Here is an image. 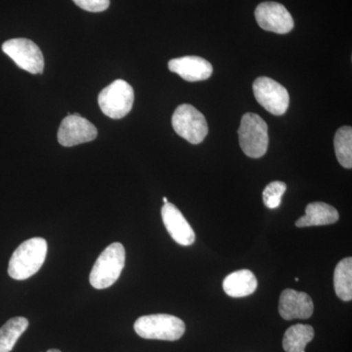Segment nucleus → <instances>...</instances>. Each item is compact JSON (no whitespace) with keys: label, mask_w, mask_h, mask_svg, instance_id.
Wrapping results in <instances>:
<instances>
[{"label":"nucleus","mask_w":352,"mask_h":352,"mask_svg":"<svg viewBox=\"0 0 352 352\" xmlns=\"http://www.w3.org/2000/svg\"><path fill=\"white\" fill-rule=\"evenodd\" d=\"M336 156L340 166L346 168H352V129L351 126H342L336 132L335 139Z\"/></svg>","instance_id":"19"},{"label":"nucleus","mask_w":352,"mask_h":352,"mask_svg":"<svg viewBox=\"0 0 352 352\" xmlns=\"http://www.w3.org/2000/svg\"><path fill=\"white\" fill-rule=\"evenodd\" d=\"M314 310V302L307 294L292 289L282 292L279 300V314L285 320L310 318Z\"/></svg>","instance_id":"11"},{"label":"nucleus","mask_w":352,"mask_h":352,"mask_svg":"<svg viewBox=\"0 0 352 352\" xmlns=\"http://www.w3.org/2000/svg\"><path fill=\"white\" fill-rule=\"evenodd\" d=\"M340 219L339 212L332 206L322 201L308 204L305 217L296 220V227L321 226L333 224Z\"/></svg>","instance_id":"14"},{"label":"nucleus","mask_w":352,"mask_h":352,"mask_svg":"<svg viewBox=\"0 0 352 352\" xmlns=\"http://www.w3.org/2000/svg\"><path fill=\"white\" fill-rule=\"evenodd\" d=\"M238 135L241 148L248 157L258 159L267 152L268 126L256 113H248L243 116Z\"/></svg>","instance_id":"4"},{"label":"nucleus","mask_w":352,"mask_h":352,"mask_svg":"<svg viewBox=\"0 0 352 352\" xmlns=\"http://www.w3.org/2000/svg\"><path fill=\"white\" fill-rule=\"evenodd\" d=\"M98 135L96 127L78 113L67 116L58 131V141L64 147L82 144L94 140Z\"/></svg>","instance_id":"9"},{"label":"nucleus","mask_w":352,"mask_h":352,"mask_svg":"<svg viewBox=\"0 0 352 352\" xmlns=\"http://www.w3.org/2000/svg\"><path fill=\"white\" fill-rule=\"evenodd\" d=\"M162 217L166 230L177 244L190 245L195 242V232L182 212L170 203L162 208Z\"/></svg>","instance_id":"12"},{"label":"nucleus","mask_w":352,"mask_h":352,"mask_svg":"<svg viewBox=\"0 0 352 352\" xmlns=\"http://www.w3.org/2000/svg\"><path fill=\"white\" fill-rule=\"evenodd\" d=\"M47 254V242L41 237L25 241L15 250L9 261V276L15 280H25L36 274L44 263Z\"/></svg>","instance_id":"1"},{"label":"nucleus","mask_w":352,"mask_h":352,"mask_svg":"<svg viewBox=\"0 0 352 352\" xmlns=\"http://www.w3.org/2000/svg\"><path fill=\"white\" fill-rule=\"evenodd\" d=\"M163 200L164 204L168 203V198H166V197H164Z\"/></svg>","instance_id":"23"},{"label":"nucleus","mask_w":352,"mask_h":352,"mask_svg":"<svg viewBox=\"0 0 352 352\" xmlns=\"http://www.w3.org/2000/svg\"><path fill=\"white\" fill-rule=\"evenodd\" d=\"M314 329L310 325L296 324L286 331L283 349L286 352H305V347L314 340Z\"/></svg>","instance_id":"16"},{"label":"nucleus","mask_w":352,"mask_h":352,"mask_svg":"<svg viewBox=\"0 0 352 352\" xmlns=\"http://www.w3.org/2000/svg\"><path fill=\"white\" fill-rule=\"evenodd\" d=\"M46 352H61L59 351V349H50V351H47Z\"/></svg>","instance_id":"22"},{"label":"nucleus","mask_w":352,"mask_h":352,"mask_svg":"<svg viewBox=\"0 0 352 352\" xmlns=\"http://www.w3.org/2000/svg\"><path fill=\"white\" fill-rule=\"evenodd\" d=\"M254 16L259 27L264 31L285 34L295 27L291 14L286 7L278 2H263L256 7Z\"/></svg>","instance_id":"10"},{"label":"nucleus","mask_w":352,"mask_h":352,"mask_svg":"<svg viewBox=\"0 0 352 352\" xmlns=\"http://www.w3.org/2000/svg\"><path fill=\"white\" fill-rule=\"evenodd\" d=\"M2 50L21 69L31 74H43V52L34 41L28 38H13L2 44Z\"/></svg>","instance_id":"7"},{"label":"nucleus","mask_w":352,"mask_h":352,"mask_svg":"<svg viewBox=\"0 0 352 352\" xmlns=\"http://www.w3.org/2000/svg\"><path fill=\"white\" fill-rule=\"evenodd\" d=\"M222 287L227 295L231 298H244L256 292L258 280L252 271L238 270L224 279Z\"/></svg>","instance_id":"15"},{"label":"nucleus","mask_w":352,"mask_h":352,"mask_svg":"<svg viewBox=\"0 0 352 352\" xmlns=\"http://www.w3.org/2000/svg\"><path fill=\"white\" fill-rule=\"evenodd\" d=\"M171 122L176 133L192 144H200L208 135L205 116L189 104H182L175 109Z\"/></svg>","instance_id":"6"},{"label":"nucleus","mask_w":352,"mask_h":352,"mask_svg":"<svg viewBox=\"0 0 352 352\" xmlns=\"http://www.w3.org/2000/svg\"><path fill=\"white\" fill-rule=\"evenodd\" d=\"M134 102V90L124 80H117L99 94L98 104L102 112L111 119L119 120L131 112Z\"/></svg>","instance_id":"5"},{"label":"nucleus","mask_w":352,"mask_h":352,"mask_svg":"<svg viewBox=\"0 0 352 352\" xmlns=\"http://www.w3.org/2000/svg\"><path fill=\"white\" fill-rule=\"evenodd\" d=\"M336 294L344 302L352 300V258H346L336 266L333 273Z\"/></svg>","instance_id":"18"},{"label":"nucleus","mask_w":352,"mask_h":352,"mask_svg":"<svg viewBox=\"0 0 352 352\" xmlns=\"http://www.w3.org/2000/svg\"><path fill=\"white\" fill-rule=\"evenodd\" d=\"M126 263V250L113 243L101 252L90 272L89 282L97 289H107L117 282Z\"/></svg>","instance_id":"2"},{"label":"nucleus","mask_w":352,"mask_h":352,"mask_svg":"<svg viewBox=\"0 0 352 352\" xmlns=\"http://www.w3.org/2000/svg\"><path fill=\"white\" fill-rule=\"evenodd\" d=\"M134 330L143 339L175 342L184 335L185 324L173 315H145L135 321Z\"/></svg>","instance_id":"3"},{"label":"nucleus","mask_w":352,"mask_h":352,"mask_svg":"<svg viewBox=\"0 0 352 352\" xmlns=\"http://www.w3.org/2000/svg\"><path fill=\"white\" fill-rule=\"evenodd\" d=\"M29 327L25 317H14L0 328V352H11L16 342Z\"/></svg>","instance_id":"17"},{"label":"nucleus","mask_w":352,"mask_h":352,"mask_svg":"<svg viewBox=\"0 0 352 352\" xmlns=\"http://www.w3.org/2000/svg\"><path fill=\"white\" fill-rule=\"evenodd\" d=\"M74 2L88 12H102L107 10L110 0H73Z\"/></svg>","instance_id":"21"},{"label":"nucleus","mask_w":352,"mask_h":352,"mask_svg":"<svg viewBox=\"0 0 352 352\" xmlns=\"http://www.w3.org/2000/svg\"><path fill=\"white\" fill-rule=\"evenodd\" d=\"M252 89L256 101L272 115L282 116L288 110V90L276 80L261 76L254 80Z\"/></svg>","instance_id":"8"},{"label":"nucleus","mask_w":352,"mask_h":352,"mask_svg":"<svg viewBox=\"0 0 352 352\" xmlns=\"http://www.w3.org/2000/svg\"><path fill=\"white\" fill-rule=\"evenodd\" d=\"M287 190L286 183L273 182L265 187L263 193L264 205L271 210L279 208L281 205L282 197Z\"/></svg>","instance_id":"20"},{"label":"nucleus","mask_w":352,"mask_h":352,"mask_svg":"<svg viewBox=\"0 0 352 352\" xmlns=\"http://www.w3.org/2000/svg\"><path fill=\"white\" fill-rule=\"evenodd\" d=\"M168 69L191 82L208 80L214 72L212 64L199 56L175 58L168 62Z\"/></svg>","instance_id":"13"}]
</instances>
